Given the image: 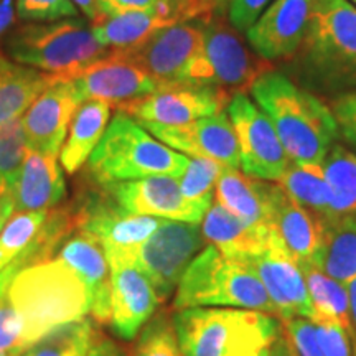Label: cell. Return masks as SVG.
Returning a JSON list of instances; mask_svg holds the SVG:
<instances>
[{"label": "cell", "mask_w": 356, "mask_h": 356, "mask_svg": "<svg viewBox=\"0 0 356 356\" xmlns=\"http://www.w3.org/2000/svg\"><path fill=\"white\" fill-rule=\"evenodd\" d=\"M89 314L83 280L61 259L22 269L0 296V356H19L53 328Z\"/></svg>", "instance_id": "6da1fadb"}, {"label": "cell", "mask_w": 356, "mask_h": 356, "mask_svg": "<svg viewBox=\"0 0 356 356\" xmlns=\"http://www.w3.org/2000/svg\"><path fill=\"white\" fill-rule=\"evenodd\" d=\"M293 163L322 165L338 139V124L322 99L279 71H267L251 88Z\"/></svg>", "instance_id": "7a4b0ae2"}, {"label": "cell", "mask_w": 356, "mask_h": 356, "mask_svg": "<svg viewBox=\"0 0 356 356\" xmlns=\"http://www.w3.org/2000/svg\"><path fill=\"white\" fill-rule=\"evenodd\" d=\"M296 70L322 92L356 89V8L348 0H314Z\"/></svg>", "instance_id": "3957f363"}, {"label": "cell", "mask_w": 356, "mask_h": 356, "mask_svg": "<svg viewBox=\"0 0 356 356\" xmlns=\"http://www.w3.org/2000/svg\"><path fill=\"white\" fill-rule=\"evenodd\" d=\"M172 317L184 356H259L282 332L277 317L257 310L197 307Z\"/></svg>", "instance_id": "277c9868"}, {"label": "cell", "mask_w": 356, "mask_h": 356, "mask_svg": "<svg viewBox=\"0 0 356 356\" xmlns=\"http://www.w3.org/2000/svg\"><path fill=\"white\" fill-rule=\"evenodd\" d=\"M7 58L68 81L89 63L108 55L92 26L79 17L56 22H32L12 30L3 40Z\"/></svg>", "instance_id": "5b68a950"}, {"label": "cell", "mask_w": 356, "mask_h": 356, "mask_svg": "<svg viewBox=\"0 0 356 356\" xmlns=\"http://www.w3.org/2000/svg\"><path fill=\"white\" fill-rule=\"evenodd\" d=\"M188 162L190 157L160 142L132 115L118 111L89 157L88 168L96 181L137 180L152 175L178 178Z\"/></svg>", "instance_id": "8992f818"}, {"label": "cell", "mask_w": 356, "mask_h": 356, "mask_svg": "<svg viewBox=\"0 0 356 356\" xmlns=\"http://www.w3.org/2000/svg\"><path fill=\"white\" fill-rule=\"evenodd\" d=\"M197 307L257 310L277 317L256 274L246 266L222 256L211 244H207L191 261L173 297L175 312Z\"/></svg>", "instance_id": "52a82bcc"}, {"label": "cell", "mask_w": 356, "mask_h": 356, "mask_svg": "<svg viewBox=\"0 0 356 356\" xmlns=\"http://www.w3.org/2000/svg\"><path fill=\"white\" fill-rule=\"evenodd\" d=\"M203 47L188 70V84H202L228 92L244 95L261 74L273 70L270 61L246 48L233 25L222 17L202 22Z\"/></svg>", "instance_id": "ba28073f"}, {"label": "cell", "mask_w": 356, "mask_h": 356, "mask_svg": "<svg viewBox=\"0 0 356 356\" xmlns=\"http://www.w3.org/2000/svg\"><path fill=\"white\" fill-rule=\"evenodd\" d=\"M204 246L207 239L197 222L160 220L152 236L127 256L106 259L132 262L150 280L162 302L177 291L181 275Z\"/></svg>", "instance_id": "9c48e42d"}, {"label": "cell", "mask_w": 356, "mask_h": 356, "mask_svg": "<svg viewBox=\"0 0 356 356\" xmlns=\"http://www.w3.org/2000/svg\"><path fill=\"white\" fill-rule=\"evenodd\" d=\"M228 118L238 139L241 172L277 184L292 160L264 111L246 95H236L228 104Z\"/></svg>", "instance_id": "30bf717a"}, {"label": "cell", "mask_w": 356, "mask_h": 356, "mask_svg": "<svg viewBox=\"0 0 356 356\" xmlns=\"http://www.w3.org/2000/svg\"><path fill=\"white\" fill-rule=\"evenodd\" d=\"M203 47L202 22H178L160 29L144 42L119 50L145 71L159 88L188 84V70Z\"/></svg>", "instance_id": "8fae6325"}, {"label": "cell", "mask_w": 356, "mask_h": 356, "mask_svg": "<svg viewBox=\"0 0 356 356\" xmlns=\"http://www.w3.org/2000/svg\"><path fill=\"white\" fill-rule=\"evenodd\" d=\"M73 216L74 229L91 234L104 249L106 257H124L152 236L160 218L131 215L119 208L108 195L91 191Z\"/></svg>", "instance_id": "7c38bea8"}, {"label": "cell", "mask_w": 356, "mask_h": 356, "mask_svg": "<svg viewBox=\"0 0 356 356\" xmlns=\"http://www.w3.org/2000/svg\"><path fill=\"white\" fill-rule=\"evenodd\" d=\"M113 202L131 215L160 220L200 222L210 208L191 203L181 195L178 180L170 175H152L137 180L96 181Z\"/></svg>", "instance_id": "4fadbf2b"}, {"label": "cell", "mask_w": 356, "mask_h": 356, "mask_svg": "<svg viewBox=\"0 0 356 356\" xmlns=\"http://www.w3.org/2000/svg\"><path fill=\"white\" fill-rule=\"evenodd\" d=\"M229 101L231 96L221 89L202 84H173L126 102L118 109L139 122L181 126L221 113L228 108Z\"/></svg>", "instance_id": "5bb4252c"}, {"label": "cell", "mask_w": 356, "mask_h": 356, "mask_svg": "<svg viewBox=\"0 0 356 356\" xmlns=\"http://www.w3.org/2000/svg\"><path fill=\"white\" fill-rule=\"evenodd\" d=\"M256 274L273 302L279 320L310 318L314 314L305 275L299 261L292 256L275 233L261 254L243 262Z\"/></svg>", "instance_id": "9a60e30c"}, {"label": "cell", "mask_w": 356, "mask_h": 356, "mask_svg": "<svg viewBox=\"0 0 356 356\" xmlns=\"http://www.w3.org/2000/svg\"><path fill=\"white\" fill-rule=\"evenodd\" d=\"M68 81H73L83 102L104 101L115 108L159 89V84L145 71L129 61L119 50H109L108 55L79 70Z\"/></svg>", "instance_id": "2e32d148"}, {"label": "cell", "mask_w": 356, "mask_h": 356, "mask_svg": "<svg viewBox=\"0 0 356 356\" xmlns=\"http://www.w3.org/2000/svg\"><path fill=\"white\" fill-rule=\"evenodd\" d=\"M140 124L160 142L172 147L177 152L185 154L186 157L210 159L225 167L241 168L238 139L225 111L181 126Z\"/></svg>", "instance_id": "e0dca14e"}, {"label": "cell", "mask_w": 356, "mask_h": 356, "mask_svg": "<svg viewBox=\"0 0 356 356\" xmlns=\"http://www.w3.org/2000/svg\"><path fill=\"white\" fill-rule=\"evenodd\" d=\"M81 104L73 81H58L44 89L20 118L30 149L60 155L70 124Z\"/></svg>", "instance_id": "ac0fdd59"}, {"label": "cell", "mask_w": 356, "mask_h": 356, "mask_svg": "<svg viewBox=\"0 0 356 356\" xmlns=\"http://www.w3.org/2000/svg\"><path fill=\"white\" fill-rule=\"evenodd\" d=\"M314 0H274L246 30L248 43L267 61L296 55L304 38Z\"/></svg>", "instance_id": "d6986e66"}, {"label": "cell", "mask_w": 356, "mask_h": 356, "mask_svg": "<svg viewBox=\"0 0 356 356\" xmlns=\"http://www.w3.org/2000/svg\"><path fill=\"white\" fill-rule=\"evenodd\" d=\"M111 269V327L122 340L139 335L160 299L150 280L127 261H108Z\"/></svg>", "instance_id": "ffe728a7"}, {"label": "cell", "mask_w": 356, "mask_h": 356, "mask_svg": "<svg viewBox=\"0 0 356 356\" xmlns=\"http://www.w3.org/2000/svg\"><path fill=\"white\" fill-rule=\"evenodd\" d=\"M56 257L66 262L83 280L92 320L109 323L113 286H111L109 262L99 241L91 234L73 229L58 246Z\"/></svg>", "instance_id": "44dd1931"}, {"label": "cell", "mask_w": 356, "mask_h": 356, "mask_svg": "<svg viewBox=\"0 0 356 356\" xmlns=\"http://www.w3.org/2000/svg\"><path fill=\"white\" fill-rule=\"evenodd\" d=\"M66 195L60 155L29 150L10 198L13 213L50 211Z\"/></svg>", "instance_id": "7402d4cb"}, {"label": "cell", "mask_w": 356, "mask_h": 356, "mask_svg": "<svg viewBox=\"0 0 356 356\" xmlns=\"http://www.w3.org/2000/svg\"><path fill=\"white\" fill-rule=\"evenodd\" d=\"M273 226L300 266L320 267L323 251V220L289 197L275 184L273 202Z\"/></svg>", "instance_id": "603a6c76"}, {"label": "cell", "mask_w": 356, "mask_h": 356, "mask_svg": "<svg viewBox=\"0 0 356 356\" xmlns=\"http://www.w3.org/2000/svg\"><path fill=\"white\" fill-rule=\"evenodd\" d=\"M200 226L207 244L215 246L222 256L239 264L261 254L275 234L274 226L243 221L218 202L211 204Z\"/></svg>", "instance_id": "cb8c5ba5"}, {"label": "cell", "mask_w": 356, "mask_h": 356, "mask_svg": "<svg viewBox=\"0 0 356 356\" xmlns=\"http://www.w3.org/2000/svg\"><path fill=\"white\" fill-rule=\"evenodd\" d=\"M275 184L248 177L238 168L225 167L216 181V202L251 225L273 226Z\"/></svg>", "instance_id": "d4e9b609"}, {"label": "cell", "mask_w": 356, "mask_h": 356, "mask_svg": "<svg viewBox=\"0 0 356 356\" xmlns=\"http://www.w3.org/2000/svg\"><path fill=\"white\" fill-rule=\"evenodd\" d=\"M113 106L104 101H84L74 113L68 136L60 150V163L66 172L76 173L99 145L111 121Z\"/></svg>", "instance_id": "484cf974"}, {"label": "cell", "mask_w": 356, "mask_h": 356, "mask_svg": "<svg viewBox=\"0 0 356 356\" xmlns=\"http://www.w3.org/2000/svg\"><path fill=\"white\" fill-rule=\"evenodd\" d=\"M178 22H186L180 10L129 12L115 17H102L92 24V32L97 42L108 50H124Z\"/></svg>", "instance_id": "4316f807"}, {"label": "cell", "mask_w": 356, "mask_h": 356, "mask_svg": "<svg viewBox=\"0 0 356 356\" xmlns=\"http://www.w3.org/2000/svg\"><path fill=\"white\" fill-rule=\"evenodd\" d=\"M55 83V74L15 63L0 55V124L22 118L44 89Z\"/></svg>", "instance_id": "83f0119b"}, {"label": "cell", "mask_w": 356, "mask_h": 356, "mask_svg": "<svg viewBox=\"0 0 356 356\" xmlns=\"http://www.w3.org/2000/svg\"><path fill=\"white\" fill-rule=\"evenodd\" d=\"M323 226L320 269L346 286L356 277V215L323 221Z\"/></svg>", "instance_id": "f1b7e54d"}, {"label": "cell", "mask_w": 356, "mask_h": 356, "mask_svg": "<svg viewBox=\"0 0 356 356\" xmlns=\"http://www.w3.org/2000/svg\"><path fill=\"white\" fill-rule=\"evenodd\" d=\"M277 185L293 202L315 213L323 221L328 220L332 191L323 175L322 165L291 162Z\"/></svg>", "instance_id": "f546056e"}, {"label": "cell", "mask_w": 356, "mask_h": 356, "mask_svg": "<svg viewBox=\"0 0 356 356\" xmlns=\"http://www.w3.org/2000/svg\"><path fill=\"white\" fill-rule=\"evenodd\" d=\"M323 175L330 186V215L328 220L356 215V154L335 144L325 157ZM325 220V221H328Z\"/></svg>", "instance_id": "4dcf8cb0"}, {"label": "cell", "mask_w": 356, "mask_h": 356, "mask_svg": "<svg viewBox=\"0 0 356 356\" xmlns=\"http://www.w3.org/2000/svg\"><path fill=\"white\" fill-rule=\"evenodd\" d=\"M74 229L73 216L68 210H50L47 220L43 222V228L40 231L38 238L20 257L10 262L6 269L0 273V296L10 286L15 275L25 267L38 264V262L51 259V254L58 249L61 241Z\"/></svg>", "instance_id": "1f68e13d"}, {"label": "cell", "mask_w": 356, "mask_h": 356, "mask_svg": "<svg viewBox=\"0 0 356 356\" xmlns=\"http://www.w3.org/2000/svg\"><path fill=\"white\" fill-rule=\"evenodd\" d=\"M97 341L95 320L83 317L53 328L19 356H88Z\"/></svg>", "instance_id": "d6a6232c"}, {"label": "cell", "mask_w": 356, "mask_h": 356, "mask_svg": "<svg viewBox=\"0 0 356 356\" xmlns=\"http://www.w3.org/2000/svg\"><path fill=\"white\" fill-rule=\"evenodd\" d=\"M29 150L20 118L0 124V198L10 197Z\"/></svg>", "instance_id": "836d02e7"}, {"label": "cell", "mask_w": 356, "mask_h": 356, "mask_svg": "<svg viewBox=\"0 0 356 356\" xmlns=\"http://www.w3.org/2000/svg\"><path fill=\"white\" fill-rule=\"evenodd\" d=\"M48 211L13 213L0 231V273L35 243Z\"/></svg>", "instance_id": "e575fe53"}, {"label": "cell", "mask_w": 356, "mask_h": 356, "mask_svg": "<svg viewBox=\"0 0 356 356\" xmlns=\"http://www.w3.org/2000/svg\"><path fill=\"white\" fill-rule=\"evenodd\" d=\"M222 168L220 162L210 159L190 157V162L180 177L177 178L181 195L191 203L210 208L213 204L216 181Z\"/></svg>", "instance_id": "d590c367"}, {"label": "cell", "mask_w": 356, "mask_h": 356, "mask_svg": "<svg viewBox=\"0 0 356 356\" xmlns=\"http://www.w3.org/2000/svg\"><path fill=\"white\" fill-rule=\"evenodd\" d=\"M132 356H184L173 317L160 314L150 318L139 332Z\"/></svg>", "instance_id": "8d00e7d4"}, {"label": "cell", "mask_w": 356, "mask_h": 356, "mask_svg": "<svg viewBox=\"0 0 356 356\" xmlns=\"http://www.w3.org/2000/svg\"><path fill=\"white\" fill-rule=\"evenodd\" d=\"M15 13L24 22H56L78 17L73 0H15Z\"/></svg>", "instance_id": "74e56055"}, {"label": "cell", "mask_w": 356, "mask_h": 356, "mask_svg": "<svg viewBox=\"0 0 356 356\" xmlns=\"http://www.w3.org/2000/svg\"><path fill=\"white\" fill-rule=\"evenodd\" d=\"M99 19L115 17L129 12H154V10H180L185 20L190 22L191 15L186 0H96ZM97 19V20H99ZM96 20V22H97Z\"/></svg>", "instance_id": "f35d334b"}, {"label": "cell", "mask_w": 356, "mask_h": 356, "mask_svg": "<svg viewBox=\"0 0 356 356\" xmlns=\"http://www.w3.org/2000/svg\"><path fill=\"white\" fill-rule=\"evenodd\" d=\"M282 330L291 340L297 356H327L320 345L314 322L310 318H287L280 320Z\"/></svg>", "instance_id": "ab89813d"}, {"label": "cell", "mask_w": 356, "mask_h": 356, "mask_svg": "<svg viewBox=\"0 0 356 356\" xmlns=\"http://www.w3.org/2000/svg\"><path fill=\"white\" fill-rule=\"evenodd\" d=\"M315 327V333L322 345V350L327 356H355V345L351 340L350 333L341 328L335 322H328V320L312 318Z\"/></svg>", "instance_id": "60d3db41"}, {"label": "cell", "mask_w": 356, "mask_h": 356, "mask_svg": "<svg viewBox=\"0 0 356 356\" xmlns=\"http://www.w3.org/2000/svg\"><path fill=\"white\" fill-rule=\"evenodd\" d=\"M273 2L274 0H231L228 8L229 24L239 32H246Z\"/></svg>", "instance_id": "b9f144b4"}, {"label": "cell", "mask_w": 356, "mask_h": 356, "mask_svg": "<svg viewBox=\"0 0 356 356\" xmlns=\"http://www.w3.org/2000/svg\"><path fill=\"white\" fill-rule=\"evenodd\" d=\"M332 113L335 115L338 129L346 139L356 144V89L337 97L332 104Z\"/></svg>", "instance_id": "7bdbcfd3"}, {"label": "cell", "mask_w": 356, "mask_h": 356, "mask_svg": "<svg viewBox=\"0 0 356 356\" xmlns=\"http://www.w3.org/2000/svg\"><path fill=\"white\" fill-rule=\"evenodd\" d=\"M198 6L200 22L210 20L211 17H222V13L228 12L231 0H195Z\"/></svg>", "instance_id": "ee69618b"}, {"label": "cell", "mask_w": 356, "mask_h": 356, "mask_svg": "<svg viewBox=\"0 0 356 356\" xmlns=\"http://www.w3.org/2000/svg\"><path fill=\"white\" fill-rule=\"evenodd\" d=\"M15 2L13 0H0V38L6 35L15 22Z\"/></svg>", "instance_id": "f6af8a7d"}, {"label": "cell", "mask_w": 356, "mask_h": 356, "mask_svg": "<svg viewBox=\"0 0 356 356\" xmlns=\"http://www.w3.org/2000/svg\"><path fill=\"white\" fill-rule=\"evenodd\" d=\"M88 356H129L126 353V350L122 346H119L118 343L111 340H101L92 346L91 351H89Z\"/></svg>", "instance_id": "bcb514c9"}, {"label": "cell", "mask_w": 356, "mask_h": 356, "mask_svg": "<svg viewBox=\"0 0 356 356\" xmlns=\"http://www.w3.org/2000/svg\"><path fill=\"white\" fill-rule=\"evenodd\" d=\"M267 356H297L296 350L289 340V337L286 335V332H280V335L275 338L274 343L270 345L269 348V355Z\"/></svg>", "instance_id": "7dc6e473"}, {"label": "cell", "mask_w": 356, "mask_h": 356, "mask_svg": "<svg viewBox=\"0 0 356 356\" xmlns=\"http://www.w3.org/2000/svg\"><path fill=\"white\" fill-rule=\"evenodd\" d=\"M73 3L78 7V10L83 12V15L86 17L91 24H95V22L99 19L96 0H73Z\"/></svg>", "instance_id": "c3c4849f"}, {"label": "cell", "mask_w": 356, "mask_h": 356, "mask_svg": "<svg viewBox=\"0 0 356 356\" xmlns=\"http://www.w3.org/2000/svg\"><path fill=\"white\" fill-rule=\"evenodd\" d=\"M13 215V204L10 197H2L0 198V231L3 229L6 222L10 220Z\"/></svg>", "instance_id": "681fc988"}, {"label": "cell", "mask_w": 356, "mask_h": 356, "mask_svg": "<svg viewBox=\"0 0 356 356\" xmlns=\"http://www.w3.org/2000/svg\"><path fill=\"white\" fill-rule=\"evenodd\" d=\"M346 292H348L351 320H353V325H355V328H356V277L353 280H350L348 284H346Z\"/></svg>", "instance_id": "f907efd6"}, {"label": "cell", "mask_w": 356, "mask_h": 356, "mask_svg": "<svg viewBox=\"0 0 356 356\" xmlns=\"http://www.w3.org/2000/svg\"><path fill=\"white\" fill-rule=\"evenodd\" d=\"M267 355H269V351H267V353H264V355H259V356H267Z\"/></svg>", "instance_id": "816d5d0a"}, {"label": "cell", "mask_w": 356, "mask_h": 356, "mask_svg": "<svg viewBox=\"0 0 356 356\" xmlns=\"http://www.w3.org/2000/svg\"><path fill=\"white\" fill-rule=\"evenodd\" d=\"M353 2H355V3H356V0H353Z\"/></svg>", "instance_id": "f5cc1de1"}, {"label": "cell", "mask_w": 356, "mask_h": 356, "mask_svg": "<svg viewBox=\"0 0 356 356\" xmlns=\"http://www.w3.org/2000/svg\"><path fill=\"white\" fill-rule=\"evenodd\" d=\"M177 2H180V0H177Z\"/></svg>", "instance_id": "db71d44e"}]
</instances>
